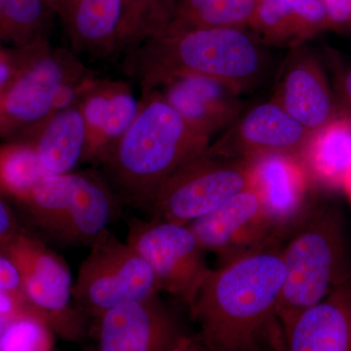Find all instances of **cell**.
I'll use <instances>...</instances> for the list:
<instances>
[{
	"mask_svg": "<svg viewBox=\"0 0 351 351\" xmlns=\"http://www.w3.org/2000/svg\"><path fill=\"white\" fill-rule=\"evenodd\" d=\"M280 244L212 269L188 308L208 351H286L277 314L286 276Z\"/></svg>",
	"mask_w": 351,
	"mask_h": 351,
	"instance_id": "1",
	"label": "cell"
},
{
	"mask_svg": "<svg viewBox=\"0 0 351 351\" xmlns=\"http://www.w3.org/2000/svg\"><path fill=\"white\" fill-rule=\"evenodd\" d=\"M210 145L154 90L144 93L137 117L99 163L115 195L149 209L164 182Z\"/></svg>",
	"mask_w": 351,
	"mask_h": 351,
	"instance_id": "2",
	"label": "cell"
},
{
	"mask_svg": "<svg viewBox=\"0 0 351 351\" xmlns=\"http://www.w3.org/2000/svg\"><path fill=\"white\" fill-rule=\"evenodd\" d=\"M257 39L239 27L167 32L143 39L132 52L130 69L144 93L182 75L213 78L240 93L257 84L265 71Z\"/></svg>",
	"mask_w": 351,
	"mask_h": 351,
	"instance_id": "3",
	"label": "cell"
},
{
	"mask_svg": "<svg viewBox=\"0 0 351 351\" xmlns=\"http://www.w3.org/2000/svg\"><path fill=\"white\" fill-rule=\"evenodd\" d=\"M280 255L286 270L277 306L282 330L351 280L343 217L328 203L311 202L281 242Z\"/></svg>",
	"mask_w": 351,
	"mask_h": 351,
	"instance_id": "4",
	"label": "cell"
},
{
	"mask_svg": "<svg viewBox=\"0 0 351 351\" xmlns=\"http://www.w3.org/2000/svg\"><path fill=\"white\" fill-rule=\"evenodd\" d=\"M115 196L99 176L73 172L44 178L25 203L54 239L90 246L108 232Z\"/></svg>",
	"mask_w": 351,
	"mask_h": 351,
	"instance_id": "5",
	"label": "cell"
},
{
	"mask_svg": "<svg viewBox=\"0 0 351 351\" xmlns=\"http://www.w3.org/2000/svg\"><path fill=\"white\" fill-rule=\"evenodd\" d=\"M17 71L0 91V136L27 141L52 114L58 89L84 68L68 52L44 40L17 47Z\"/></svg>",
	"mask_w": 351,
	"mask_h": 351,
	"instance_id": "6",
	"label": "cell"
},
{
	"mask_svg": "<svg viewBox=\"0 0 351 351\" xmlns=\"http://www.w3.org/2000/svg\"><path fill=\"white\" fill-rule=\"evenodd\" d=\"M89 247L73 288L89 325L110 309L161 294L151 267L127 242L108 230Z\"/></svg>",
	"mask_w": 351,
	"mask_h": 351,
	"instance_id": "7",
	"label": "cell"
},
{
	"mask_svg": "<svg viewBox=\"0 0 351 351\" xmlns=\"http://www.w3.org/2000/svg\"><path fill=\"white\" fill-rule=\"evenodd\" d=\"M251 162L203 152L181 166L154 195L152 218L189 226L251 188Z\"/></svg>",
	"mask_w": 351,
	"mask_h": 351,
	"instance_id": "8",
	"label": "cell"
},
{
	"mask_svg": "<svg viewBox=\"0 0 351 351\" xmlns=\"http://www.w3.org/2000/svg\"><path fill=\"white\" fill-rule=\"evenodd\" d=\"M7 256L19 270L27 301L55 336L82 343L89 323L76 308L73 280L63 258L36 240L16 237Z\"/></svg>",
	"mask_w": 351,
	"mask_h": 351,
	"instance_id": "9",
	"label": "cell"
},
{
	"mask_svg": "<svg viewBox=\"0 0 351 351\" xmlns=\"http://www.w3.org/2000/svg\"><path fill=\"white\" fill-rule=\"evenodd\" d=\"M126 242L149 265L160 293L174 298L186 308L213 269L189 226L154 218L134 221Z\"/></svg>",
	"mask_w": 351,
	"mask_h": 351,
	"instance_id": "10",
	"label": "cell"
},
{
	"mask_svg": "<svg viewBox=\"0 0 351 351\" xmlns=\"http://www.w3.org/2000/svg\"><path fill=\"white\" fill-rule=\"evenodd\" d=\"M88 332L93 351H182L195 337L160 294L110 309Z\"/></svg>",
	"mask_w": 351,
	"mask_h": 351,
	"instance_id": "11",
	"label": "cell"
},
{
	"mask_svg": "<svg viewBox=\"0 0 351 351\" xmlns=\"http://www.w3.org/2000/svg\"><path fill=\"white\" fill-rule=\"evenodd\" d=\"M189 226L203 250L215 254L221 263L282 242L252 188L240 191Z\"/></svg>",
	"mask_w": 351,
	"mask_h": 351,
	"instance_id": "12",
	"label": "cell"
},
{
	"mask_svg": "<svg viewBox=\"0 0 351 351\" xmlns=\"http://www.w3.org/2000/svg\"><path fill=\"white\" fill-rule=\"evenodd\" d=\"M311 133L278 104L270 101L240 113L208 152L247 160L265 154L299 156Z\"/></svg>",
	"mask_w": 351,
	"mask_h": 351,
	"instance_id": "13",
	"label": "cell"
},
{
	"mask_svg": "<svg viewBox=\"0 0 351 351\" xmlns=\"http://www.w3.org/2000/svg\"><path fill=\"white\" fill-rule=\"evenodd\" d=\"M62 15L75 49L92 57L112 56L142 39L134 0H71Z\"/></svg>",
	"mask_w": 351,
	"mask_h": 351,
	"instance_id": "14",
	"label": "cell"
},
{
	"mask_svg": "<svg viewBox=\"0 0 351 351\" xmlns=\"http://www.w3.org/2000/svg\"><path fill=\"white\" fill-rule=\"evenodd\" d=\"M250 162L251 188L257 191L267 218L283 240L313 202V182L294 154H265Z\"/></svg>",
	"mask_w": 351,
	"mask_h": 351,
	"instance_id": "15",
	"label": "cell"
},
{
	"mask_svg": "<svg viewBox=\"0 0 351 351\" xmlns=\"http://www.w3.org/2000/svg\"><path fill=\"white\" fill-rule=\"evenodd\" d=\"M160 87L165 100L189 125L209 140L228 129L242 112L241 93L213 78L182 75Z\"/></svg>",
	"mask_w": 351,
	"mask_h": 351,
	"instance_id": "16",
	"label": "cell"
},
{
	"mask_svg": "<svg viewBox=\"0 0 351 351\" xmlns=\"http://www.w3.org/2000/svg\"><path fill=\"white\" fill-rule=\"evenodd\" d=\"M86 124L83 161H99L119 142L141 108L125 83L95 80L78 104Z\"/></svg>",
	"mask_w": 351,
	"mask_h": 351,
	"instance_id": "17",
	"label": "cell"
},
{
	"mask_svg": "<svg viewBox=\"0 0 351 351\" xmlns=\"http://www.w3.org/2000/svg\"><path fill=\"white\" fill-rule=\"evenodd\" d=\"M272 101L311 132L339 112L320 64L304 50L288 58Z\"/></svg>",
	"mask_w": 351,
	"mask_h": 351,
	"instance_id": "18",
	"label": "cell"
},
{
	"mask_svg": "<svg viewBox=\"0 0 351 351\" xmlns=\"http://www.w3.org/2000/svg\"><path fill=\"white\" fill-rule=\"evenodd\" d=\"M286 351H351V280L283 330Z\"/></svg>",
	"mask_w": 351,
	"mask_h": 351,
	"instance_id": "19",
	"label": "cell"
},
{
	"mask_svg": "<svg viewBox=\"0 0 351 351\" xmlns=\"http://www.w3.org/2000/svg\"><path fill=\"white\" fill-rule=\"evenodd\" d=\"M260 0H163L152 13L147 36L250 25Z\"/></svg>",
	"mask_w": 351,
	"mask_h": 351,
	"instance_id": "20",
	"label": "cell"
},
{
	"mask_svg": "<svg viewBox=\"0 0 351 351\" xmlns=\"http://www.w3.org/2000/svg\"><path fill=\"white\" fill-rule=\"evenodd\" d=\"M298 156L313 184L343 191L351 166V113L339 110L325 125L311 132Z\"/></svg>",
	"mask_w": 351,
	"mask_h": 351,
	"instance_id": "21",
	"label": "cell"
},
{
	"mask_svg": "<svg viewBox=\"0 0 351 351\" xmlns=\"http://www.w3.org/2000/svg\"><path fill=\"white\" fill-rule=\"evenodd\" d=\"M250 25L265 43L294 45L331 22L322 0H261Z\"/></svg>",
	"mask_w": 351,
	"mask_h": 351,
	"instance_id": "22",
	"label": "cell"
},
{
	"mask_svg": "<svg viewBox=\"0 0 351 351\" xmlns=\"http://www.w3.org/2000/svg\"><path fill=\"white\" fill-rule=\"evenodd\" d=\"M86 124L78 106L52 113L27 142L48 176L73 173L84 158Z\"/></svg>",
	"mask_w": 351,
	"mask_h": 351,
	"instance_id": "23",
	"label": "cell"
},
{
	"mask_svg": "<svg viewBox=\"0 0 351 351\" xmlns=\"http://www.w3.org/2000/svg\"><path fill=\"white\" fill-rule=\"evenodd\" d=\"M47 176L34 147L27 141L0 147V186L8 195L25 202Z\"/></svg>",
	"mask_w": 351,
	"mask_h": 351,
	"instance_id": "24",
	"label": "cell"
},
{
	"mask_svg": "<svg viewBox=\"0 0 351 351\" xmlns=\"http://www.w3.org/2000/svg\"><path fill=\"white\" fill-rule=\"evenodd\" d=\"M49 7L47 0H9L0 27V41L23 47L44 40Z\"/></svg>",
	"mask_w": 351,
	"mask_h": 351,
	"instance_id": "25",
	"label": "cell"
},
{
	"mask_svg": "<svg viewBox=\"0 0 351 351\" xmlns=\"http://www.w3.org/2000/svg\"><path fill=\"white\" fill-rule=\"evenodd\" d=\"M54 338L38 316L23 314L9 320L0 334V351H51Z\"/></svg>",
	"mask_w": 351,
	"mask_h": 351,
	"instance_id": "26",
	"label": "cell"
},
{
	"mask_svg": "<svg viewBox=\"0 0 351 351\" xmlns=\"http://www.w3.org/2000/svg\"><path fill=\"white\" fill-rule=\"evenodd\" d=\"M0 290L24 294L19 270L7 255H0Z\"/></svg>",
	"mask_w": 351,
	"mask_h": 351,
	"instance_id": "27",
	"label": "cell"
},
{
	"mask_svg": "<svg viewBox=\"0 0 351 351\" xmlns=\"http://www.w3.org/2000/svg\"><path fill=\"white\" fill-rule=\"evenodd\" d=\"M331 25H351V0H322Z\"/></svg>",
	"mask_w": 351,
	"mask_h": 351,
	"instance_id": "28",
	"label": "cell"
},
{
	"mask_svg": "<svg viewBox=\"0 0 351 351\" xmlns=\"http://www.w3.org/2000/svg\"><path fill=\"white\" fill-rule=\"evenodd\" d=\"M17 71L15 51L9 52L0 48V91L11 82Z\"/></svg>",
	"mask_w": 351,
	"mask_h": 351,
	"instance_id": "29",
	"label": "cell"
},
{
	"mask_svg": "<svg viewBox=\"0 0 351 351\" xmlns=\"http://www.w3.org/2000/svg\"><path fill=\"white\" fill-rule=\"evenodd\" d=\"M11 230H12V219L10 213L5 205L0 202V244L6 245V248L16 237L11 234Z\"/></svg>",
	"mask_w": 351,
	"mask_h": 351,
	"instance_id": "30",
	"label": "cell"
},
{
	"mask_svg": "<svg viewBox=\"0 0 351 351\" xmlns=\"http://www.w3.org/2000/svg\"><path fill=\"white\" fill-rule=\"evenodd\" d=\"M163 0H134L136 6H137L138 13H140L141 18L143 21V27H144V32L145 25H147V20L149 16L154 12V9L156 8Z\"/></svg>",
	"mask_w": 351,
	"mask_h": 351,
	"instance_id": "31",
	"label": "cell"
},
{
	"mask_svg": "<svg viewBox=\"0 0 351 351\" xmlns=\"http://www.w3.org/2000/svg\"><path fill=\"white\" fill-rule=\"evenodd\" d=\"M341 91L346 103V110L351 113V68L341 78Z\"/></svg>",
	"mask_w": 351,
	"mask_h": 351,
	"instance_id": "32",
	"label": "cell"
},
{
	"mask_svg": "<svg viewBox=\"0 0 351 351\" xmlns=\"http://www.w3.org/2000/svg\"><path fill=\"white\" fill-rule=\"evenodd\" d=\"M343 191L346 193L351 207V166L346 173L345 180H343Z\"/></svg>",
	"mask_w": 351,
	"mask_h": 351,
	"instance_id": "33",
	"label": "cell"
},
{
	"mask_svg": "<svg viewBox=\"0 0 351 351\" xmlns=\"http://www.w3.org/2000/svg\"><path fill=\"white\" fill-rule=\"evenodd\" d=\"M182 351H208L204 346H202V343L198 341V339L196 337H193V339H191V341L186 346V348H184Z\"/></svg>",
	"mask_w": 351,
	"mask_h": 351,
	"instance_id": "34",
	"label": "cell"
},
{
	"mask_svg": "<svg viewBox=\"0 0 351 351\" xmlns=\"http://www.w3.org/2000/svg\"><path fill=\"white\" fill-rule=\"evenodd\" d=\"M69 1L71 0H47L51 7L57 9L61 13L64 12V8L68 5Z\"/></svg>",
	"mask_w": 351,
	"mask_h": 351,
	"instance_id": "35",
	"label": "cell"
},
{
	"mask_svg": "<svg viewBox=\"0 0 351 351\" xmlns=\"http://www.w3.org/2000/svg\"><path fill=\"white\" fill-rule=\"evenodd\" d=\"M9 0H0V27H1L2 21H3L4 13Z\"/></svg>",
	"mask_w": 351,
	"mask_h": 351,
	"instance_id": "36",
	"label": "cell"
},
{
	"mask_svg": "<svg viewBox=\"0 0 351 351\" xmlns=\"http://www.w3.org/2000/svg\"><path fill=\"white\" fill-rule=\"evenodd\" d=\"M14 317H5V316L0 315V334L3 331L4 328H5L7 323L9 322V320L12 319Z\"/></svg>",
	"mask_w": 351,
	"mask_h": 351,
	"instance_id": "37",
	"label": "cell"
},
{
	"mask_svg": "<svg viewBox=\"0 0 351 351\" xmlns=\"http://www.w3.org/2000/svg\"><path fill=\"white\" fill-rule=\"evenodd\" d=\"M260 1H261V0H260Z\"/></svg>",
	"mask_w": 351,
	"mask_h": 351,
	"instance_id": "38",
	"label": "cell"
}]
</instances>
